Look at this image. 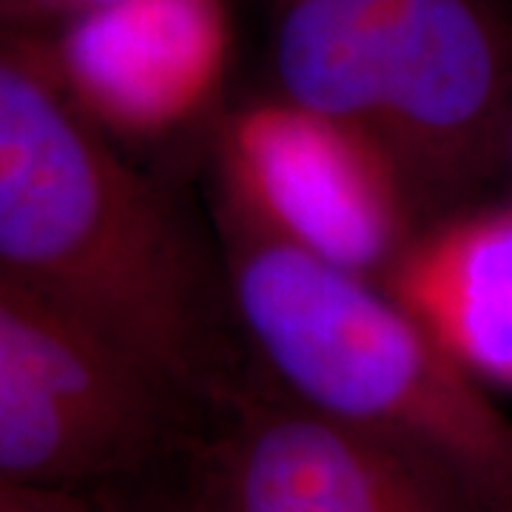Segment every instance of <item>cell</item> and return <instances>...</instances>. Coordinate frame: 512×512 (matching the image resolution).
<instances>
[{"instance_id": "cell-1", "label": "cell", "mask_w": 512, "mask_h": 512, "mask_svg": "<svg viewBox=\"0 0 512 512\" xmlns=\"http://www.w3.org/2000/svg\"><path fill=\"white\" fill-rule=\"evenodd\" d=\"M0 274L103 330L200 410L239 384L222 262L69 94L43 43L6 32Z\"/></svg>"}, {"instance_id": "cell-2", "label": "cell", "mask_w": 512, "mask_h": 512, "mask_svg": "<svg viewBox=\"0 0 512 512\" xmlns=\"http://www.w3.org/2000/svg\"><path fill=\"white\" fill-rule=\"evenodd\" d=\"M237 336L293 402L430 458L512 512V419L393 291L220 205Z\"/></svg>"}, {"instance_id": "cell-3", "label": "cell", "mask_w": 512, "mask_h": 512, "mask_svg": "<svg viewBox=\"0 0 512 512\" xmlns=\"http://www.w3.org/2000/svg\"><path fill=\"white\" fill-rule=\"evenodd\" d=\"M282 97L379 140L424 225L498 174L512 100V15L498 0H285Z\"/></svg>"}, {"instance_id": "cell-4", "label": "cell", "mask_w": 512, "mask_h": 512, "mask_svg": "<svg viewBox=\"0 0 512 512\" xmlns=\"http://www.w3.org/2000/svg\"><path fill=\"white\" fill-rule=\"evenodd\" d=\"M202 413L103 330L0 274V481L126 493L183 456Z\"/></svg>"}, {"instance_id": "cell-5", "label": "cell", "mask_w": 512, "mask_h": 512, "mask_svg": "<svg viewBox=\"0 0 512 512\" xmlns=\"http://www.w3.org/2000/svg\"><path fill=\"white\" fill-rule=\"evenodd\" d=\"M217 163L225 205L350 274L384 282L424 228L404 171L379 140L282 94L222 117Z\"/></svg>"}, {"instance_id": "cell-6", "label": "cell", "mask_w": 512, "mask_h": 512, "mask_svg": "<svg viewBox=\"0 0 512 512\" xmlns=\"http://www.w3.org/2000/svg\"><path fill=\"white\" fill-rule=\"evenodd\" d=\"M177 490L188 512H498L436 461L242 382Z\"/></svg>"}, {"instance_id": "cell-7", "label": "cell", "mask_w": 512, "mask_h": 512, "mask_svg": "<svg viewBox=\"0 0 512 512\" xmlns=\"http://www.w3.org/2000/svg\"><path fill=\"white\" fill-rule=\"evenodd\" d=\"M37 40L114 140H163L217 106L234 35L225 0H120Z\"/></svg>"}, {"instance_id": "cell-8", "label": "cell", "mask_w": 512, "mask_h": 512, "mask_svg": "<svg viewBox=\"0 0 512 512\" xmlns=\"http://www.w3.org/2000/svg\"><path fill=\"white\" fill-rule=\"evenodd\" d=\"M384 285L476 382L512 390V200L427 222Z\"/></svg>"}, {"instance_id": "cell-9", "label": "cell", "mask_w": 512, "mask_h": 512, "mask_svg": "<svg viewBox=\"0 0 512 512\" xmlns=\"http://www.w3.org/2000/svg\"><path fill=\"white\" fill-rule=\"evenodd\" d=\"M120 0H0V32L6 35H49L69 20L92 15Z\"/></svg>"}, {"instance_id": "cell-10", "label": "cell", "mask_w": 512, "mask_h": 512, "mask_svg": "<svg viewBox=\"0 0 512 512\" xmlns=\"http://www.w3.org/2000/svg\"><path fill=\"white\" fill-rule=\"evenodd\" d=\"M0 512H111V498L0 481Z\"/></svg>"}, {"instance_id": "cell-11", "label": "cell", "mask_w": 512, "mask_h": 512, "mask_svg": "<svg viewBox=\"0 0 512 512\" xmlns=\"http://www.w3.org/2000/svg\"><path fill=\"white\" fill-rule=\"evenodd\" d=\"M111 512H188L177 487H163L151 478L126 493L111 495Z\"/></svg>"}, {"instance_id": "cell-12", "label": "cell", "mask_w": 512, "mask_h": 512, "mask_svg": "<svg viewBox=\"0 0 512 512\" xmlns=\"http://www.w3.org/2000/svg\"><path fill=\"white\" fill-rule=\"evenodd\" d=\"M498 174L512 183V100L507 117H504V128H501V146H498Z\"/></svg>"}]
</instances>
